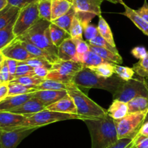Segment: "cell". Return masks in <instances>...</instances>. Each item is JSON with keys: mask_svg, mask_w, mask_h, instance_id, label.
<instances>
[{"mask_svg": "<svg viewBox=\"0 0 148 148\" xmlns=\"http://www.w3.org/2000/svg\"><path fill=\"white\" fill-rule=\"evenodd\" d=\"M92 141L91 148H107L119 140L114 119L107 115L101 118L84 119Z\"/></svg>", "mask_w": 148, "mask_h": 148, "instance_id": "1", "label": "cell"}, {"mask_svg": "<svg viewBox=\"0 0 148 148\" xmlns=\"http://www.w3.org/2000/svg\"><path fill=\"white\" fill-rule=\"evenodd\" d=\"M124 81L116 74L111 78L100 76L88 68H82L73 78V83L77 86L87 89H101L109 91L112 95L118 91Z\"/></svg>", "mask_w": 148, "mask_h": 148, "instance_id": "2", "label": "cell"}, {"mask_svg": "<svg viewBox=\"0 0 148 148\" xmlns=\"http://www.w3.org/2000/svg\"><path fill=\"white\" fill-rule=\"evenodd\" d=\"M51 22L40 19L34 26L25 32L23 35L18 36L20 40L26 41L38 46L47 52L55 62L59 60L58 47H56L50 37L49 26Z\"/></svg>", "mask_w": 148, "mask_h": 148, "instance_id": "3", "label": "cell"}, {"mask_svg": "<svg viewBox=\"0 0 148 148\" xmlns=\"http://www.w3.org/2000/svg\"><path fill=\"white\" fill-rule=\"evenodd\" d=\"M67 93L75 102L77 109V115L80 118V120L101 118L108 115L107 110L89 98L88 96L81 91L79 87L74 83L71 84L69 89L67 90Z\"/></svg>", "mask_w": 148, "mask_h": 148, "instance_id": "4", "label": "cell"}, {"mask_svg": "<svg viewBox=\"0 0 148 148\" xmlns=\"http://www.w3.org/2000/svg\"><path fill=\"white\" fill-rule=\"evenodd\" d=\"M147 110L134 113H129L121 119L114 120L119 139H133L139 133L147 115Z\"/></svg>", "mask_w": 148, "mask_h": 148, "instance_id": "5", "label": "cell"}, {"mask_svg": "<svg viewBox=\"0 0 148 148\" xmlns=\"http://www.w3.org/2000/svg\"><path fill=\"white\" fill-rule=\"evenodd\" d=\"M83 68L81 62L59 59L52 65L51 69L49 71L46 78L69 84L73 83L74 77Z\"/></svg>", "mask_w": 148, "mask_h": 148, "instance_id": "6", "label": "cell"}, {"mask_svg": "<svg viewBox=\"0 0 148 148\" xmlns=\"http://www.w3.org/2000/svg\"><path fill=\"white\" fill-rule=\"evenodd\" d=\"M71 119H80L78 115L69 114V113H60L49 110L48 109L43 110L37 113L32 115L27 118L23 123V127H38L40 128L51 123L62 120H71Z\"/></svg>", "mask_w": 148, "mask_h": 148, "instance_id": "7", "label": "cell"}, {"mask_svg": "<svg viewBox=\"0 0 148 148\" xmlns=\"http://www.w3.org/2000/svg\"><path fill=\"white\" fill-rule=\"evenodd\" d=\"M139 96L148 97V89L144 78H132L129 81H124L118 91L113 94V100H119L128 103Z\"/></svg>", "mask_w": 148, "mask_h": 148, "instance_id": "8", "label": "cell"}, {"mask_svg": "<svg viewBox=\"0 0 148 148\" xmlns=\"http://www.w3.org/2000/svg\"><path fill=\"white\" fill-rule=\"evenodd\" d=\"M40 19L37 1L20 9L14 26V33L16 37L23 35Z\"/></svg>", "mask_w": 148, "mask_h": 148, "instance_id": "9", "label": "cell"}, {"mask_svg": "<svg viewBox=\"0 0 148 148\" xmlns=\"http://www.w3.org/2000/svg\"><path fill=\"white\" fill-rule=\"evenodd\" d=\"M105 0H74L73 7L83 27L89 25L95 16L101 15V4Z\"/></svg>", "mask_w": 148, "mask_h": 148, "instance_id": "10", "label": "cell"}, {"mask_svg": "<svg viewBox=\"0 0 148 148\" xmlns=\"http://www.w3.org/2000/svg\"><path fill=\"white\" fill-rule=\"evenodd\" d=\"M38 127H23L10 131H0V148H17L19 144Z\"/></svg>", "mask_w": 148, "mask_h": 148, "instance_id": "11", "label": "cell"}, {"mask_svg": "<svg viewBox=\"0 0 148 148\" xmlns=\"http://www.w3.org/2000/svg\"><path fill=\"white\" fill-rule=\"evenodd\" d=\"M0 53L2 54L6 58L15 59L20 62H24L30 58L35 57L27 52V49L22 44L21 41L17 37L3 49H0Z\"/></svg>", "mask_w": 148, "mask_h": 148, "instance_id": "12", "label": "cell"}, {"mask_svg": "<svg viewBox=\"0 0 148 148\" xmlns=\"http://www.w3.org/2000/svg\"><path fill=\"white\" fill-rule=\"evenodd\" d=\"M27 117L9 111H0V131H10L21 128Z\"/></svg>", "mask_w": 148, "mask_h": 148, "instance_id": "13", "label": "cell"}, {"mask_svg": "<svg viewBox=\"0 0 148 148\" xmlns=\"http://www.w3.org/2000/svg\"><path fill=\"white\" fill-rule=\"evenodd\" d=\"M46 106L40 100L33 97L27 100V102H25L24 104L13 109L10 112L17 113V114L25 115L28 118L32 115L42 111L43 110H46Z\"/></svg>", "mask_w": 148, "mask_h": 148, "instance_id": "14", "label": "cell"}, {"mask_svg": "<svg viewBox=\"0 0 148 148\" xmlns=\"http://www.w3.org/2000/svg\"><path fill=\"white\" fill-rule=\"evenodd\" d=\"M46 109L51 111L77 115V109L75 105V102L68 94V93L63 98L48 106Z\"/></svg>", "mask_w": 148, "mask_h": 148, "instance_id": "15", "label": "cell"}, {"mask_svg": "<svg viewBox=\"0 0 148 148\" xmlns=\"http://www.w3.org/2000/svg\"><path fill=\"white\" fill-rule=\"evenodd\" d=\"M67 94V91L66 90H61V91H56V90H38L34 92L33 97L38 99L42 102L46 107L50 104L56 102L60 99Z\"/></svg>", "mask_w": 148, "mask_h": 148, "instance_id": "16", "label": "cell"}, {"mask_svg": "<svg viewBox=\"0 0 148 148\" xmlns=\"http://www.w3.org/2000/svg\"><path fill=\"white\" fill-rule=\"evenodd\" d=\"M33 95L34 92L7 97L5 100L0 102V111H11L13 109L24 104L25 102L33 97Z\"/></svg>", "mask_w": 148, "mask_h": 148, "instance_id": "17", "label": "cell"}, {"mask_svg": "<svg viewBox=\"0 0 148 148\" xmlns=\"http://www.w3.org/2000/svg\"><path fill=\"white\" fill-rule=\"evenodd\" d=\"M76 55V41L71 37L66 39L58 48V57L60 60L75 61Z\"/></svg>", "mask_w": 148, "mask_h": 148, "instance_id": "18", "label": "cell"}, {"mask_svg": "<svg viewBox=\"0 0 148 148\" xmlns=\"http://www.w3.org/2000/svg\"><path fill=\"white\" fill-rule=\"evenodd\" d=\"M74 0H52L51 21L66 14L73 7Z\"/></svg>", "mask_w": 148, "mask_h": 148, "instance_id": "19", "label": "cell"}, {"mask_svg": "<svg viewBox=\"0 0 148 148\" xmlns=\"http://www.w3.org/2000/svg\"><path fill=\"white\" fill-rule=\"evenodd\" d=\"M107 113L114 120L123 118L129 114L128 104L119 100H114L107 110Z\"/></svg>", "mask_w": 148, "mask_h": 148, "instance_id": "20", "label": "cell"}, {"mask_svg": "<svg viewBox=\"0 0 148 148\" xmlns=\"http://www.w3.org/2000/svg\"><path fill=\"white\" fill-rule=\"evenodd\" d=\"M124 7L125 10H124V12H122L121 14H122L123 15L128 17L129 19H130V20L133 22V23H134L140 30H141L145 34L147 35L148 36L147 22L145 21L144 19L142 18V17L136 12L135 10H133V9L130 8V7H128V6L126 5V4Z\"/></svg>", "mask_w": 148, "mask_h": 148, "instance_id": "21", "label": "cell"}, {"mask_svg": "<svg viewBox=\"0 0 148 148\" xmlns=\"http://www.w3.org/2000/svg\"><path fill=\"white\" fill-rule=\"evenodd\" d=\"M90 49L111 63L119 65L123 62V59L119 53H116L105 48L92 46V45H90Z\"/></svg>", "mask_w": 148, "mask_h": 148, "instance_id": "22", "label": "cell"}, {"mask_svg": "<svg viewBox=\"0 0 148 148\" xmlns=\"http://www.w3.org/2000/svg\"><path fill=\"white\" fill-rule=\"evenodd\" d=\"M49 33L51 41L58 48L66 39L71 37L70 34L68 32L53 24V23H51L49 26Z\"/></svg>", "mask_w": 148, "mask_h": 148, "instance_id": "23", "label": "cell"}, {"mask_svg": "<svg viewBox=\"0 0 148 148\" xmlns=\"http://www.w3.org/2000/svg\"><path fill=\"white\" fill-rule=\"evenodd\" d=\"M20 9L9 4L4 10L0 11V29H2L10 22L17 18Z\"/></svg>", "mask_w": 148, "mask_h": 148, "instance_id": "24", "label": "cell"}, {"mask_svg": "<svg viewBox=\"0 0 148 148\" xmlns=\"http://www.w3.org/2000/svg\"><path fill=\"white\" fill-rule=\"evenodd\" d=\"M16 20L17 18L10 22L2 29H0V49H3L4 46L11 43L16 38L14 33V26Z\"/></svg>", "mask_w": 148, "mask_h": 148, "instance_id": "25", "label": "cell"}, {"mask_svg": "<svg viewBox=\"0 0 148 148\" xmlns=\"http://www.w3.org/2000/svg\"><path fill=\"white\" fill-rule=\"evenodd\" d=\"M98 29L99 34L102 36L103 39H105L108 43L111 45H112L114 47L116 48V43L114 41V36H113V33L111 31V29L110 28L109 25L106 22V20L102 17V15L99 16V20H98Z\"/></svg>", "mask_w": 148, "mask_h": 148, "instance_id": "26", "label": "cell"}, {"mask_svg": "<svg viewBox=\"0 0 148 148\" xmlns=\"http://www.w3.org/2000/svg\"><path fill=\"white\" fill-rule=\"evenodd\" d=\"M20 41H21L22 44H23V46L27 49V52H28L29 53L31 54L32 55H33L35 57L43 58V59H46V60L49 61V62H50L51 64L55 63V61L53 60V58H52L47 53V52L43 51V49L39 48L38 46H36L35 44H33L30 43V42L29 41H23V40H20Z\"/></svg>", "mask_w": 148, "mask_h": 148, "instance_id": "27", "label": "cell"}, {"mask_svg": "<svg viewBox=\"0 0 148 148\" xmlns=\"http://www.w3.org/2000/svg\"><path fill=\"white\" fill-rule=\"evenodd\" d=\"M106 62L111 63L91 50L88 51L86 54H85L81 59V63L83 65L84 68L98 66V65L103 63H106Z\"/></svg>", "mask_w": 148, "mask_h": 148, "instance_id": "28", "label": "cell"}, {"mask_svg": "<svg viewBox=\"0 0 148 148\" xmlns=\"http://www.w3.org/2000/svg\"><path fill=\"white\" fill-rule=\"evenodd\" d=\"M75 15H76V12H75L74 7H72L70 9V10L67 12L66 14L61 16L60 17L56 19V20H53V21H51V23L56 25V26H58L61 28L64 29V30H65L66 32L69 33L71 26H72V21H73V19L75 17Z\"/></svg>", "mask_w": 148, "mask_h": 148, "instance_id": "29", "label": "cell"}, {"mask_svg": "<svg viewBox=\"0 0 148 148\" xmlns=\"http://www.w3.org/2000/svg\"><path fill=\"white\" fill-rule=\"evenodd\" d=\"M129 113L143 112L148 110V97L139 96L128 103Z\"/></svg>", "mask_w": 148, "mask_h": 148, "instance_id": "30", "label": "cell"}, {"mask_svg": "<svg viewBox=\"0 0 148 148\" xmlns=\"http://www.w3.org/2000/svg\"><path fill=\"white\" fill-rule=\"evenodd\" d=\"M38 91L37 87L28 86L23 85L19 83L11 82L9 83V93L8 97L14 95H20V94H25L29 93H33Z\"/></svg>", "mask_w": 148, "mask_h": 148, "instance_id": "31", "label": "cell"}, {"mask_svg": "<svg viewBox=\"0 0 148 148\" xmlns=\"http://www.w3.org/2000/svg\"><path fill=\"white\" fill-rule=\"evenodd\" d=\"M71 84H64L60 81L46 78L40 85L38 86L37 88L38 90H56V91L66 90L67 91L69 89Z\"/></svg>", "mask_w": 148, "mask_h": 148, "instance_id": "32", "label": "cell"}, {"mask_svg": "<svg viewBox=\"0 0 148 148\" xmlns=\"http://www.w3.org/2000/svg\"><path fill=\"white\" fill-rule=\"evenodd\" d=\"M37 3L40 18L51 22L52 0H38Z\"/></svg>", "mask_w": 148, "mask_h": 148, "instance_id": "33", "label": "cell"}, {"mask_svg": "<svg viewBox=\"0 0 148 148\" xmlns=\"http://www.w3.org/2000/svg\"><path fill=\"white\" fill-rule=\"evenodd\" d=\"M114 65L112 63H103L98 66L90 67V70L98 74L100 76L104 77V78H111L115 75V71H114Z\"/></svg>", "mask_w": 148, "mask_h": 148, "instance_id": "34", "label": "cell"}, {"mask_svg": "<svg viewBox=\"0 0 148 148\" xmlns=\"http://www.w3.org/2000/svg\"><path fill=\"white\" fill-rule=\"evenodd\" d=\"M46 78H41V77L38 76L37 75H24V76H20L18 78H15L12 82L19 83V84H23V85L28 86L37 87L40 85ZM11 82V81H10Z\"/></svg>", "mask_w": 148, "mask_h": 148, "instance_id": "35", "label": "cell"}, {"mask_svg": "<svg viewBox=\"0 0 148 148\" xmlns=\"http://www.w3.org/2000/svg\"><path fill=\"white\" fill-rule=\"evenodd\" d=\"M83 26L81 23L80 20L78 18L77 16L75 15L70 28V32H69L71 38L74 39L75 41L78 40H82V35H83Z\"/></svg>", "mask_w": 148, "mask_h": 148, "instance_id": "36", "label": "cell"}, {"mask_svg": "<svg viewBox=\"0 0 148 148\" xmlns=\"http://www.w3.org/2000/svg\"><path fill=\"white\" fill-rule=\"evenodd\" d=\"M114 71H115L116 75H118L119 78L125 81L133 78L134 74H135L133 68L127 66H121V65H117V64L114 65Z\"/></svg>", "mask_w": 148, "mask_h": 148, "instance_id": "37", "label": "cell"}, {"mask_svg": "<svg viewBox=\"0 0 148 148\" xmlns=\"http://www.w3.org/2000/svg\"><path fill=\"white\" fill-rule=\"evenodd\" d=\"M132 68L139 76L143 78H148V52L145 57L134 64Z\"/></svg>", "mask_w": 148, "mask_h": 148, "instance_id": "38", "label": "cell"}, {"mask_svg": "<svg viewBox=\"0 0 148 148\" xmlns=\"http://www.w3.org/2000/svg\"><path fill=\"white\" fill-rule=\"evenodd\" d=\"M0 84L10 82V75L6 57L0 53Z\"/></svg>", "mask_w": 148, "mask_h": 148, "instance_id": "39", "label": "cell"}, {"mask_svg": "<svg viewBox=\"0 0 148 148\" xmlns=\"http://www.w3.org/2000/svg\"><path fill=\"white\" fill-rule=\"evenodd\" d=\"M90 45H92V46H99V47H103L105 48V49H108L110 51H112V52H116V53H119L118 49L117 48L114 47L112 45L110 44L105 39L102 37L101 35H98V36H96L95 38H94L92 40L89 41H88Z\"/></svg>", "mask_w": 148, "mask_h": 148, "instance_id": "40", "label": "cell"}, {"mask_svg": "<svg viewBox=\"0 0 148 148\" xmlns=\"http://www.w3.org/2000/svg\"><path fill=\"white\" fill-rule=\"evenodd\" d=\"M76 50L77 55L75 62H81V59L83 55L86 54L88 51L90 50L89 43L84 40L76 41Z\"/></svg>", "mask_w": 148, "mask_h": 148, "instance_id": "41", "label": "cell"}, {"mask_svg": "<svg viewBox=\"0 0 148 148\" xmlns=\"http://www.w3.org/2000/svg\"><path fill=\"white\" fill-rule=\"evenodd\" d=\"M24 62L33 68H42V67H44V68H49V69H51L52 65H53V64H51L50 62L46 60V59H43V58H40V57L30 58V59H27V60L26 61H24Z\"/></svg>", "mask_w": 148, "mask_h": 148, "instance_id": "42", "label": "cell"}, {"mask_svg": "<svg viewBox=\"0 0 148 148\" xmlns=\"http://www.w3.org/2000/svg\"><path fill=\"white\" fill-rule=\"evenodd\" d=\"M28 75H36L34 73V68L27 65L25 62H19L18 66H17V71H16L15 78Z\"/></svg>", "mask_w": 148, "mask_h": 148, "instance_id": "43", "label": "cell"}, {"mask_svg": "<svg viewBox=\"0 0 148 148\" xmlns=\"http://www.w3.org/2000/svg\"><path fill=\"white\" fill-rule=\"evenodd\" d=\"M83 34L85 39H86L88 41L92 40L94 38H95L96 36H98V35H100L99 32H98V27H96L95 25L90 24V23L84 28Z\"/></svg>", "mask_w": 148, "mask_h": 148, "instance_id": "44", "label": "cell"}, {"mask_svg": "<svg viewBox=\"0 0 148 148\" xmlns=\"http://www.w3.org/2000/svg\"><path fill=\"white\" fill-rule=\"evenodd\" d=\"M131 144L133 148H148V136L137 133Z\"/></svg>", "mask_w": 148, "mask_h": 148, "instance_id": "45", "label": "cell"}, {"mask_svg": "<svg viewBox=\"0 0 148 148\" xmlns=\"http://www.w3.org/2000/svg\"><path fill=\"white\" fill-rule=\"evenodd\" d=\"M6 61H7L9 71H10V81H12L15 78L16 71H17V68L18 66V63L20 61L15 60V59H9V58H6Z\"/></svg>", "mask_w": 148, "mask_h": 148, "instance_id": "46", "label": "cell"}, {"mask_svg": "<svg viewBox=\"0 0 148 148\" xmlns=\"http://www.w3.org/2000/svg\"><path fill=\"white\" fill-rule=\"evenodd\" d=\"M147 49L144 46H136L133 48L131 51V53L135 58L138 59L139 60L143 59L147 55Z\"/></svg>", "mask_w": 148, "mask_h": 148, "instance_id": "47", "label": "cell"}, {"mask_svg": "<svg viewBox=\"0 0 148 148\" xmlns=\"http://www.w3.org/2000/svg\"><path fill=\"white\" fill-rule=\"evenodd\" d=\"M131 139H120L111 146L107 148H133L132 147Z\"/></svg>", "mask_w": 148, "mask_h": 148, "instance_id": "48", "label": "cell"}, {"mask_svg": "<svg viewBox=\"0 0 148 148\" xmlns=\"http://www.w3.org/2000/svg\"><path fill=\"white\" fill-rule=\"evenodd\" d=\"M8 1L10 5L22 9L23 7H25L28 4H32L33 2H36V1H38V0H8Z\"/></svg>", "mask_w": 148, "mask_h": 148, "instance_id": "49", "label": "cell"}, {"mask_svg": "<svg viewBox=\"0 0 148 148\" xmlns=\"http://www.w3.org/2000/svg\"><path fill=\"white\" fill-rule=\"evenodd\" d=\"M135 11L142 18L144 19L148 23V3L147 0H145L143 5L138 10H136Z\"/></svg>", "mask_w": 148, "mask_h": 148, "instance_id": "50", "label": "cell"}, {"mask_svg": "<svg viewBox=\"0 0 148 148\" xmlns=\"http://www.w3.org/2000/svg\"><path fill=\"white\" fill-rule=\"evenodd\" d=\"M9 83L0 84V102L3 101L8 97Z\"/></svg>", "mask_w": 148, "mask_h": 148, "instance_id": "51", "label": "cell"}, {"mask_svg": "<svg viewBox=\"0 0 148 148\" xmlns=\"http://www.w3.org/2000/svg\"><path fill=\"white\" fill-rule=\"evenodd\" d=\"M50 70L51 69H49V68H44V67H42V68H34V73L36 75H38V76L46 78L47 75L49 74Z\"/></svg>", "mask_w": 148, "mask_h": 148, "instance_id": "52", "label": "cell"}, {"mask_svg": "<svg viewBox=\"0 0 148 148\" xmlns=\"http://www.w3.org/2000/svg\"><path fill=\"white\" fill-rule=\"evenodd\" d=\"M138 133L143 135V136H148V121L143 123V126L140 128V131H139Z\"/></svg>", "mask_w": 148, "mask_h": 148, "instance_id": "53", "label": "cell"}, {"mask_svg": "<svg viewBox=\"0 0 148 148\" xmlns=\"http://www.w3.org/2000/svg\"><path fill=\"white\" fill-rule=\"evenodd\" d=\"M9 4H9L8 0H0V11L4 10Z\"/></svg>", "mask_w": 148, "mask_h": 148, "instance_id": "54", "label": "cell"}, {"mask_svg": "<svg viewBox=\"0 0 148 148\" xmlns=\"http://www.w3.org/2000/svg\"><path fill=\"white\" fill-rule=\"evenodd\" d=\"M106 1H110L111 3H114V4H121L122 5H125V3L124 2L123 0H106Z\"/></svg>", "mask_w": 148, "mask_h": 148, "instance_id": "55", "label": "cell"}, {"mask_svg": "<svg viewBox=\"0 0 148 148\" xmlns=\"http://www.w3.org/2000/svg\"><path fill=\"white\" fill-rule=\"evenodd\" d=\"M145 80V85L147 86V89H148V78H144Z\"/></svg>", "mask_w": 148, "mask_h": 148, "instance_id": "56", "label": "cell"}, {"mask_svg": "<svg viewBox=\"0 0 148 148\" xmlns=\"http://www.w3.org/2000/svg\"><path fill=\"white\" fill-rule=\"evenodd\" d=\"M147 121H148V111L147 113V115H146V117H145V120H144V123H145V122H147Z\"/></svg>", "mask_w": 148, "mask_h": 148, "instance_id": "57", "label": "cell"}]
</instances>
